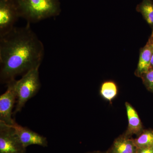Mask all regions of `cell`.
Segmentation results:
<instances>
[{
    "mask_svg": "<svg viewBox=\"0 0 153 153\" xmlns=\"http://www.w3.org/2000/svg\"><path fill=\"white\" fill-rule=\"evenodd\" d=\"M137 148L134 139L123 134L114 140L107 153H137Z\"/></svg>",
    "mask_w": 153,
    "mask_h": 153,
    "instance_id": "obj_10",
    "label": "cell"
},
{
    "mask_svg": "<svg viewBox=\"0 0 153 153\" xmlns=\"http://www.w3.org/2000/svg\"><path fill=\"white\" fill-rule=\"evenodd\" d=\"M141 78L147 89L153 93V69L150 68L148 72L144 74Z\"/></svg>",
    "mask_w": 153,
    "mask_h": 153,
    "instance_id": "obj_14",
    "label": "cell"
},
{
    "mask_svg": "<svg viewBox=\"0 0 153 153\" xmlns=\"http://www.w3.org/2000/svg\"><path fill=\"white\" fill-rule=\"evenodd\" d=\"M153 54V30L144 47L140 50L139 59L134 74L141 78L150 68V62Z\"/></svg>",
    "mask_w": 153,
    "mask_h": 153,
    "instance_id": "obj_8",
    "label": "cell"
},
{
    "mask_svg": "<svg viewBox=\"0 0 153 153\" xmlns=\"http://www.w3.org/2000/svg\"><path fill=\"white\" fill-rule=\"evenodd\" d=\"M134 140L137 148L153 146V130L144 129Z\"/></svg>",
    "mask_w": 153,
    "mask_h": 153,
    "instance_id": "obj_12",
    "label": "cell"
},
{
    "mask_svg": "<svg viewBox=\"0 0 153 153\" xmlns=\"http://www.w3.org/2000/svg\"><path fill=\"white\" fill-rule=\"evenodd\" d=\"M39 68L29 70L19 80L14 79V88L17 95L16 105L13 112L15 115L20 112L27 102L33 97L41 87Z\"/></svg>",
    "mask_w": 153,
    "mask_h": 153,
    "instance_id": "obj_3",
    "label": "cell"
},
{
    "mask_svg": "<svg viewBox=\"0 0 153 153\" xmlns=\"http://www.w3.org/2000/svg\"><path fill=\"white\" fill-rule=\"evenodd\" d=\"M13 126L17 136L25 148L31 145H38L44 147L48 146L47 138L43 136L26 127L19 125L16 123Z\"/></svg>",
    "mask_w": 153,
    "mask_h": 153,
    "instance_id": "obj_7",
    "label": "cell"
},
{
    "mask_svg": "<svg viewBox=\"0 0 153 153\" xmlns=\"http://www.w3.org/2000/svg\"><path fill=\"white\" fill-rule=\"evenodd\" d=\"M19 17L13 0H0V36L12 30Z\"/></svg>",
    "mask_w": 153,
    "mask_h": 153,
    "instance_id": "obj_6",
    "label": "cell"
},
{
    "mask_svg": "<svg viewBox=\"0 0 153 153\" xmlns=\"http://www.w3.org/2000/svg\"><path fill=\"white\" fill-rule=\"evenodd\" d=\"M100 93L103 98L111 102L117 94V85L113 81H105L101 85Z\"/></svg>",
    "mask_w": 153,
    "mask_h": 153,
    "instance_id": "obj_13",
    "label": "cell"
},
{
    "mask_svg": "<svg viewBox=\"0 0 153 153\" xmlns=\"http://www.w3.org/2000/svg\"><path fill=\"white\" fill-rule=\"evenodd\" d=\"M86 153H107V152H101L99 151H92V152H88Z\"/></svg>",
    "mask_w": 153,
    "mask_h": 153,
    "instance_id": "obj_16",
    "label": "cell"
},
{
    "mask_svg": "<svg viewBox=\"0 0 153 153\" xmlns=\"http://www.w3.org/2000/svg\"><path fill=\"white\" fill-rule=\"evenodd\" d=\"M19 16L28 23L57 16L61 11L60 0H13Z\"/></svg>",
    "mask_w": 153,
    "mask_h": 153,
    "instance_id": "obj_2",
    "label": "cell"
},
{
    "mask_svg": "<svg viewBox=\"0 0 153 153\" xmlns=\"http://www.w3.org/2000/svg\"><path fill=\"white\" fill-rule=\"evenodd\" d=\"M44 55V44L30 24L14 27L0 36L1 82L7 84L18 75L39 68Z\"/></svg>",
    "mask_w": 153,
    "mask_h": 153,
    "instance_id": "obj_1",
    "label": "cell"
},
{
    "mask_svg": "<svg viewBox=\"0 0 153 153\" xmlns=\"http://www.w3.org/2000/svg\"><path fill=\"white\" fill-rule=\"evenodd\" d=\"M148 25L153 30V0H143L136 7Z\"/></svg>",
    "mask_w": 153,
    "mask_h": 153,
    "instance_id": "obj_11",
    "label": "cell"
},
{
    "mask_svg": "<svg viewBox=\"0 0 153 153\" xmlns=\"http://www.w3.org/2000/svg\"><path fill=\"white\" fill-rule=\"evenodd\" d=\"M13 80L7 83V90L0 96V122L10 126L16 123L12 118V111L17 100Z\"/></svg>",
    "mask_w": 153,
    "mask_h": 153,
    "instance_id": "obj_5",
    "label": "cell"
},
{
    "mask_svg": "<svg viewBox=\"0 0 153 153\" xmlns=\"http://www.w3.org/2000/svg\"><path fill=\"white\" fill-rule=\"evenodd\" d=\"M150 68L153 69V54L150 62Z\"/></svg>",
    "mask_w": 153,
    "mask_h": 153,
    "instance_id": "obj_17",
    "label": "cell"
},
{
    "mask_svg": "<svg viewBox=\"0 0 153 153\" xmlns=\"http://www.w3.org/2000/svg\"><path fill=\"white\" fill-rule=\"evenodd\" d=\"M13 126L0 122V153H25Z\"/></svg>",
    "mask_w": 153,
    "mask_h": 153,
    "instance_id": "obj_4",
    "label": "cell"
},
{
    "mask_svg": "<svg viewBox=\"0 0 153 153\" xmlns=\"http://www.w3.org/2000/svg\"><path fill=\"white\" fill-rule=\"evenodd\" d=\"M137 153H153V146L137 148Z\"/></svg>",
    "mask_w": 153,
    "mask_h": 153,
    "instance_id": "obj_15",
    "label": "cell"
},
{
    "mask_svg": "<svg viewBox=\"0 0 153 153\" xmlns=\"http://www.w3.org/2000/svg\"><path fill=\"white\" fill-rule=\"evenodd\" d=\"M125 106L128 123V128L123 134L129 137L134 135L138 136L144 130L141 121L137 112L131 105L126 102Z\"/></svg>",
    "mask_w": 153,
    "mask_h": 153,
    "instance_id": "obj_9",
    "label": "cell"
}]
</instances>
